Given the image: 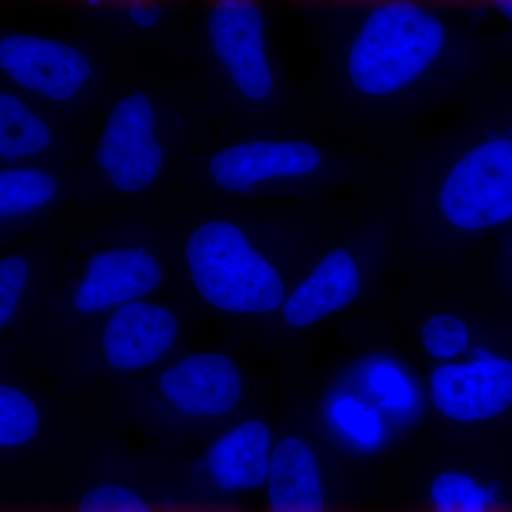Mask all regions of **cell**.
Returning a JSON list of instances; mask_svg holds the SVG:
<instances>
[{
  "mask_svg": "<svg viewBox=\"0 0 512 512\" xmlns=\"http://www.w3.org/2000/svg\"><path fill=\"white\" fill-rule=\"evenodd\" d=\"M207 33L212 53L239 99L271 113L281 104L282 84L266 39L259 0H207Z\"/></svg>",
  "mask_w": 512,
  "mask_h": 512,
  "instance_id": "cell-5",
  "label": "cell"
},
{
  "mask_svg": "<svg viewBox=\"0 0 512 512\" xmlns=\"http://www.w3.org/2000/svg\"><path fill=\"white\" fill-rule=\"evenodd\" d=\"M352 386L375 404L390 424L407 426L423 412L419 383L393 357L372 355L360 360L353 369Z\"/></svg>",
  "mask_w": 512,
  "mask_h": 512,
  "instance_id": "cell-15",
  "label": "cell"
},
{
  "mask_svg": "<svg viewBox=\"0 0 512 512\" xmlns=\"http://www.w3.org/2000/svg\"><path fill=\"white\" fill-rule=\"evenodd\" d=\"M163 279L160 261L144 248L101 249L84 265L73 291V309L84 316L113 312L146 298Z\"/></svg>",
  "mask_w": 512,
  "mask_h": 512,
  "instance_id": "cell-9",
  "label": "cell"
},
{
  "mask_svg": "<svg viewBox=\"0 0 512 512\" xmlns=\"http://www.w3.org/2000/svg\"><path fill=\"white\" fill-rule=\"evenodd\" d=\"M178 335L180 322L170 309L141 299L110 312L101 332V352L116 372H140L160 362Z\"/></svg>",
  "mask_w": 512,
  "mask_h": 512,
  "instance_id": "cell-11",
  "label": "cell"
},
{
  "mask_svg": "<svg viewBox=\"0 0 512 512\" xmlns=\"http://www.w3.org/2000/svg\"><path fill=\"white\" fill-rule=\"evenodd\" d=\"M0 67L20 89L60 104L82 96L94 79L92 60L79 47L30 33L2 37Z\"/></svg>",
  "mask_w": 512,
  "mask_h": 512,
  "instance_id": "cell-8",
  "label": "cell"
},
{
  "mask_svg": "<svg viewBox=\"0 0 512 512\" xmlns=\"http://www.w3.org/2000/svg\"><path fill=\"white\" fill-rule=\"evenodd\" d=\"M185 264L195 291L212 308L235 315H265L284 305L281 271L239 225L202 222L185 245Z\"/></svg>",
  "mask_w": 512,
  "mask_h": 512,
  "instance_id": "cell-4",
  "label": "cell"
},
{
  "mask_svg": "<svg viewBox=\"0 0 512 512\" xmlns=\"http://www.w3.org/2000/svg\"><path fill=\"white\" fill-rule=\"evenodd\" d=\"M274 448L268 424L242 421L211 444L205 470L221 490H254L268 480Z\"/></svg>",
  "mask_w": 512,
  "mask_h": 512,
  "instance_id": "cell-13",
  "label": "cell"
},
{
  "mask_svg": "<svg viewBox=\"0 0 512 512\" xmlns=\"http://www.w3.org/2000/svg\"><path fill=\"white\" fill-rule=\"evenodd\" d=\"M265 485V512H332L318 457L301 437H284L275 444Z\"/></svg>",
  "mask_w": 512,
  "mask_h": 512,
  "instance_id": "cell-14",
  "label": "cell"
},
{
  "mask_svg": "<svg viewBox=\"0 0 512 512\" xmlns=\"http://www.w3.org/2000/svg\"><path fill=\"white\" fill-rule=\"evenodd\" d=\"M431 512H495L493 490L458 471H447L430 488Z\"/></svg>",
  "mask_w": 512,
  "mask_h": 512,
  "instance_id": "cell-19",
  "label": "cell"
},
{
  "mask_svg": "<svg viewBox=\"0 0 512 512\" xmlns=\"http://www.w3.org/2000/svg\"><path fill=\"white\" fill-rule=\"evenodd\" d=\"M157 136L156 107L146 93L114 103L96 148V163L114 190L137 194L156 183L167 158Z\"/></svg>",
  "mask_w": 512,
  "mask_h": 512,
  "instance_id": "cell-6",
  "label": "cell"
},
{
  "mask_svg": "<svg viewBox=\"0 0 512 512\" xmlns=\"http://www.w3.org/2000/svg\"><path fill=\"white\" fill-rule=\"evenodd\" d=\"M208 170L221 190L242 195L278 188L335 190L373 184L380 177V168L369 158L302 138L232 144L211 157Z\"/></svg>",
  "mask_w": 512,
  "mask_h": 512,
  "instance_id": "cell-3",
  "label": "cell"
},
{
  "mask_svg": "<svg viewBox=\"0 0 512 512\" xmlns=\"http://www.w3.org/2000/svg\"><path fill=\"white\" fill-rule=\"evenodd\" d=\"M55 134L45 119L16 94L0 93V157L8 163L45 154Z\"/></svg>",
  "mask_w": 512,
  "mask_h": 512,
  "instance_id": "cell-17",
  "label": "cell"
},
{
  "mask_svg": "<svg viewBox=\"0 0 512 512\" xmlns=\"http://www.w3.org/2000/svg\"><path fill=\"white\" fill-rule=\"evenodd\" d=\"M363 284L365 265L359 252L349 245L332 248L286 295L282 319L289 328H311L352 305Z\"/></svg>",
  "mask_w": 512,
  "mask_h": 512,
  "instance_id": "cell-12",
  "label": "cell"
},
{
  "mask_svg": "<svg viewBox=\"0 0 512 512\" xmlns=\"http://www.w3.org/2000/svg\"><path fill=\"white\" fill-rule=\"evenodd\" d=\"M421 345L427 355L440 362H454L470 348V329L460 316L436 313L421 326Z\"/></svg>",
  "mask_w": 512,
  "mask_h": 512,
  "instance_id": "cell-21",
  "label": "cell"
},
{
  "mask_svg": "<svg viewBox=\"0 0 512 512\" xmlns=\"http://www.w3.org/2000/svg\"><path fill=\"white\" fill-rule=\"evenodd\" d=\"M348 130L389 138L434 109L480 92V63L456 30L420 0H373L357 16L325 77Z\"/></svg>",
  "mask_w": 512,
  "mask_h": 512,
  "instance_id": "cell-1",
  "label": "cell"
},
{
  "mask_svg": "<svg viewBox=\"0 0 512 512\" xmlns=\"http://www.w3.org/2000/svg\"><path fill=\"white\" fill-rule=\"evenodd\" d=\"M57 180L35 167H10L0 171V218L18 220L55 200Z\"/></svg>",
  "mask_w": 512,
  "mask_h": 512,
  "instance_id": "cell-18",
  "label": "cell"
},
{
  "mask_svg": "<svg viewBox=\"0 0 512 512\" xmlns=\"http://www.w3.org/2000/svg\"><path fill=\"white\" fill-rule=\"evenodd\" d=\"M165 402L191 419H217L241 402L244 379L237 363L220 352L185 356L158 379Z\"/></svg>",
  "mask_w": 512,
  "mask_h": 512,
  "instance_id": "cell-10",
  "label": "cell"
},
{
  "mask_svg": "<svg viewBox=\"0 0 512 512\" xmlns=\"http://www.w3.org/2000/svg\"><path fill=\"white\" fill-rule=\"evenodd\" d=\"M74 512H161L137 491L119 483H103L90 488L80 498Z\"/></svg>",
  "mask_w": 512,
  "mask_h": 512,
  "instance_id": "cell-22",
  "label": "cell"
},
{
  "mask_svg": "<svg viewBox=\"0 0 512 512\" xmlns=\"http://www.w3.org/2000/svg\"><path fill=\"white\" fill-rule=\"evenodd\" d=\"M40 429L39 407L29 394L12 384L0 386V446H26Z\"/></svg>",
  "mask_w": 512,
  "mask_h": 512,
  "instance_id": "cell-20",
  "label": "cell"
},
{
  "mask_svg": "<svg viewBox=\"0 0 512 512\" xmlns=\"http://www.w3.org/2000/svg\"><path fill=\"white\" fill-rule=\"evenodd\" d=\"M481 90L453 126L414 148L393 181L404 208L461 238L512 224V107Z\"/></svg>",
  "mask_w": 512,
  "mask_h": 512,
  "instance_id": "cell-2",
  "label": "cell"
},
{
  "mask_svg": "<svg viewBox=\"0 0 512 512\" xmlns=\"http://www.w3.org/2000/svg\"><path fill=\"white\" fill-rule=\"evenodd\" d=\"M323 417L336 440L357 453H375L389 440L390 421L352 384L328 394Z\"/></svg>",
  "mask_w": 512,
  "mask_h": 512,
  "instance_id": "cell-16",
  "label": "cell"
},
{
  "mask_svg": "<svg viewBox=\"0 0 512 512\" xmlns=\"http://www.w3.org/2000/svg\"><path fill=\"white\" fill-rule=\"evenodd\" d=\"M161 512H237L234 510H200V508H171V510H164Z\"/></svg>",
  "mask_w": 512,
  "mask_h": 512,
  "instance_id": "cell-26",
  "label": "cell"
},
{
  "mask_svg": "<svg viewBox=\"0 0 512 512\" xmlns=\"http://www.w3.org/2000/svg\"><path fill=\"white\" fill-rule=\"evenodd\" d=\"M430 402L443 419L485 423L512 410V357L477 348L464 362L441 363L431 372Z\"/></svg>",
  "mask_w": 512,
  "mask_h": 512,
  "instance_id": "cell-7",
  "label": "cell"
},
{
  "mask_svg": "<svg viewBox=\"0 0 512 512\" xmlns=\"http://www.w3.org/2000/svg\"><path fill=\"white\" fill-rule=\"evenodd\" d=\"M473 2L483 3L490 6L495 12L500 13L504 19L512 23V0H473Z\"/></svg>",
  "mask_w": 512,
  "mask_h": 512,
  "instance_id": "cell-25",
  "label": "cell"
},
{
  "mask_svg": "<svg viewBox=\"0 0 512 512\" xmlns=\"http://www.w3.org/2000/svg\"><path fill=\"white\" fill-rule=\"evenodd\" d=\"M30 266L22 255H8L0 261V326L10 325L28 288Z\"/></svg>",
  "mask_w": 512,
  "mask_h": 512,
  "instance_id": "cell-23",
  "label": "cell"
},
{
  "mask_svg": "<svg viewBox=\"0 0 512 512\" xmlns=\"http://www.w3.org/2000/svg\"><path fill=\"white\" fill-rule=\"evenodd\" d=\"M83 2L93 3V5H120V6H156L161 0H83Z\"/></svg>",
  "mask_w": 512,
  "mask_h": 512,
  "instance_id": "cell-24",
  "label": "cell"
}]
</instances>
